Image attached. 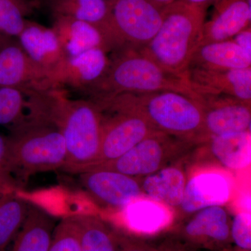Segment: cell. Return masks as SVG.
<instances>
[{
    "label": "cell",
    "instance_id": "cell-1",
    "mask_svg": "<svg viewBox=\"0 0 251 251\" xmlns=\"http://www.w3.org/2000/svg\"><path fill=\"white\" fill-rule=\"evenodd\" d=\"M102 111L130 110L146 119L158 131L199 145L204 143V110L196 99L171 91L122 93L101 99Z\"/></svg>",
    "mask_w": 251,
    "mask_h": 251
},
{
    "label": "cell",
    "instance_id": "cell-2",
    "mask_svg": "<svg viewBox=\"0 0 251 251\" xmlns=\"http://www.w3.org/2000/svg\"><path fill=\"white\" fill-rule=\"evenodd\" d=\"M171 91L185 94L198 100L187 77L179 76L163 69L137 50L117 51L110 60L107 72L87 91L92 100L110 98L122 93H149Z\"/></svg>",
    "mask_w": 251,
    "mask_h": 251
},
{
    "label": "cell",
    "instance_id": "cell-3",
    "mask_svg": "<svg viewBox=\"0 0 251 251\" xmlns=\"http://www.w3.org/2000/svg\"><path fill=\"white\" fill-rule=\"evenodd\" d=\"M204 10L177 0L161 10L159 29L139 50L163 69L186 77L193 54L201 44Z\"/></svg>",
    "mask_w": 251,
    "mask_h": 251
},
{
    "label": "cell",
    "instance_id": "cell-4",
    "mask_svg": "<svg viewBox=\"0 0 251 251\" xmlns=\"http://www.w3.org/2000/svg\"><path fill=\"white\" fill-rule=\"evenodd\" d=\"M52 120L60 128L66 148L62 171L79 174L98 156L103 112L92 100H71L58 89L52 100Z\"/></svg>",
    "mask_w": 251,
    "mask_h": 251
},
{
    "label": "cell",
    "instance_id": "cell-5",
    "mask_svg": "<svg viewBox=\"0 0 251 251\" xmlns=\"http://www.w3.org/2000/svg\"><path fill=\"white\" fill-rule=\"evenodd\" d=\"M8 137L13 176L18 187L31 175L62 169L66 148L53 122L33 119L10 130Z\"/></svg>",
    "mask_w": 251,
    "mask_h": 251
},
{
    "label": "cell",
    "instance_id": "cell-6",
    "mask_svg": "<svg viewBox=\"0 0 251 251\" xmlns=\"http://www.w3.org/2000/svg\"><path fill=\"white\" fill-rule=\"evenodd\" d=\"M106 38L110 49H143L161 26V11L148 0H110Z\"/></svg>",
    "mask_w": 251,
    "mask_h": 251
},
{
    "label": "cell",
    "instance_id": "cell-7",
    "mask_svg": "<svg viewBox=\"0 0 251 251\" xmlns=\"http://www.w3.org/2000/svg\"><path fill=\"white\" fill-rule=\"evenodd\" d=\"M194 144L156 131L137 144L129 151L112 161L87 168L103 170L143 178L166 168ZM83 173V172H82Z\"/></svg>",
    "mask_w": 251,
    "mask_h": 251
},
{
    "label": "cell",
    "instance_id": "cell-8",
    "mask_svg": "<svg viewBox=\"0 0 251 251\" xmlns=\"http://www.w3.org/2000/svg\"><path fill=\"white\" fill-rule=\"evenodd\" d=\"M108 112H113L114 115L110 118H105L103 115L101 140L98 156L93 164L85 170L116 159L146 137L158 131L146 119L136 112L126 110Z\"/></svg>",
    "mask_w": 251,
    "mask_h": 251
},
{
    "label": "cell",
    "instance_id": "cell-9",
    "mask_svg": "<svg viewBox=\"0 0 251 251\" xmlns=\"http://www.w3.org/2000/svg\"><path fill=\"white\" fill-rule=\"evenodd\" d=\"M0 87L46 92L59 87L52 74L33 62L20 45L7 44L0 49Z\"/></svg>",
    "mask_w": 251,
    "mask_h": 251
},
{
    "label": "cell",
    "instance_id": "cell-10",
    "mask_svg": "<svg viewBox=\"0 0 251 251\" xmlns=\"http://www.w3.org/2000/svg\"><path fill=\"white\" fill-rule=\"evenodd\" d=\"M79 180L86 192L101 205L122 209L145 196L139 178L118 172L95 170L79 173Z\"/></svg>",
    "mask_w": 251,
    "mask_h": 251
},
{
    "label": "cell",
    "instance_id": "cell-11",
    "mask_svg": "<svg viewBox=\"0 0 251 251\" xmlns=\"http://www.w3.org/2000/svg\"><path fill=\"white\" fill-rule=\"evenodd\" d=\"M199 102L204 110V143L213 137L251 131V103L211 95L199 96Z\"/></svg>",
    "mask_w": 251,
    "mask_h": 251
},
{
    "label": "cell",
    "instance_id": "cell-12",
    "mask_svg": "<svg viewBox=\"0 0 251 251\" xmlns=\"http://www.w3.org/2000/svg\"><path fill=\"white\" fill-rule=\"evenodd\" d=\"M186 77L198 96H226L251 103V67L239 69L190 67Z\"/></svg>",
    "mask_w": 251,
    "mask_h": 251
},
{
    "label": "cell",
    "instance_id": "cell-13",
    "mask_svg": "<svg viewBox=\"0 0 251 251\" xmlns=\"http://www.w3.org/2000/svg\"><path fill=\"white\" fill-rule=\"evenodd\" d=\"M231 221L224 206H210L196 212L180 230V236L189 247L224 251L232 242Z\"/></svg>",
    "mask_w": 251,
    "mask_h": 251
},
{
    "label": "cell",
    "instance_id": "cell-14",
    "mask_svg": "<svg viewBox=\"0 0 251 251\" xmlns=\"http://www.w3.org/2000/svg\"><path fill=\"white\" fill-rule=\"evenodd\" d=\"M231 196L232 184L226 175L219 172H202L188 180L179 207L185 214H196L210 206L224 205Z\"/></svg>",
    "mask_w": 251,
    "mask_h": 251
},
{
    "label": "cell",
    "instance_id": "cell-15",
    "mask_svg": "<svg viewBox=\"0 0 251 251\" xmlns=\"http://www.w3.org/2000/svg\"><path fill=\"white\" fill-rule=\"evenodd\" d=\"M107 52L106 50L96 48L66 57L54 74L56 84L87 92L108 70L110 60Z\"/></svg>",
    "mask_w": 251,
    "mask_h": 251
},
{
    "label": "cell",
    "instance_id": "cell-16",
    "mask_svg": "<svg viewBox=\"0 0 251 251\" xmlns=\"http://www.w3.org/2000/svg\"><path fill=\"white\" fill-rule=\"evenodd\" d=\"M210 21L203 25L200 45L230 40L250 27L251 0H216Z\"/></svg>",
    "mask_w": 251,
    "mask_h": 251
},
{
    "label": "cell",
    "instance_id": "cell-17",
    "mask_svg": "<svg viewBox=\"0 0 251 251\" xmlns=\"http://www.w3.org/2000/svg\"><path fill=\"white\" fill-rule=\"evenodd\" d=\"M18 39L28 57L50 73L54 80V74L67 57L54 29L27 21Z\"/></svg>",
    "mask_w": 251,
    "mask_h": 251
},
{
    "label": "cell",
    "instance_id": "cell-18",
    "mask_svg": "<svg viewBox=\"0 0 251 251\" xmlns=\"http://www.w3.org/2000/svg\"><path fill=\"white\" fill-rule=\"evenodd\" d=\"M66 57H74L88 50H110L106 38L98 27L85 21L68 17L55 18L52 27Z\"/></svg>",
    "mask_w": 251,
    "mask_h": 251
},
{
    "label": "cell",
    "instance_id": "cell-19",
    "mask_svg": "<svg viewBox=\"0 0 251 251\" xmlns=\"http://www.w3.org/2000/svg\"><path fill=\"white\" fill-rule=\"evenodd\" d=\"M139 179L142 191L147 197L171 208L181 205L187 179L179 167H166Z\"/></svg>",
    "mask_w": 251,
    "mask_h": 251
},
{
    "label": "cell",
    "instance_id": "cell-20",
    "mask_svg": "<svg viewBox=\"0 0 251 251\" xmlns=\"http://www.w3.org/2000/svg\"><path fill=\"white\" fill-rule=\"evenodd\" d=\"M55 226V221L47 211L29 203L27 217L10 251H48Z\"/></svg>",
    "mask_w": 251,
    "mask_h": 251
},
{
    "label": "cell",
    "instance_id": "cell-21",
    "mask_svg": "<svg viewBox=\"0 0 251 251\" xmlns=\"http://www.w3.org/2000/svg\"><path fill=\"white\" fill-rule=\"evenodd\" d=\"M190 67L239 69L251 67V56L232 40L202 44L193 54Z\"/></svg>",
    "mask_w": 251,
    "mask_h": 251
},
{
    "label": "cell",
    "instance_id": "cell-22",
    "mask_svg": "<svg viewBox=\"0 0 251 251\" xmlns=\"http://www.w3.org/2000/svg\"><path fill=\"white\" fill-rule=\"evenodd\" d=\"M172 208L144 196L124 208L126 221L130 228L151 234L169 226L173 221Z\"/></svg>",
    "mask_w": 251,
    "mask_h": 251
},
{
    "label": "cell",
    "instance_id": "cell-23",
    "mask_svg": "<svg viewBox=\"0 0 251 251\" xmlns=\"http://www.w3.org/2000/svg\"><path fill=\"white\" fill-rule=\"evenodd\" d=\"M202 144L225 168L239 171L250 166L251 131L213 137Z\"/></svg>",
    "mask_w": 251,
    "mask_h": 251
},
{
    "label": "cell",
    "instance_id": "cell-24",
    "mask_svg": "<svg viewBox=\"0 0 251 251\" xmlns=\"http://www.w3.org/2000/svg\"><path fill=\"white\" fill-rule=\"evenodd\" d=\"M46 3L54 17L72 18L90 23L106 38L110 0H46Z\"/></svg>",
    "mask_w": 251,
    "mask_h": 251
},
{
    "label": "cell",
    "instance_id": "cell-25",
    "mask_svg": "<svg viewBox=\"0 0 251 251\" xmlns=\"http://www.w3.org/2000/svg\"><path fill=\"white\" fill-rule=\"evenodd\" d=\"M38 92L0 87V125L11 130L30 120Z\"/></svg>",
    "mask_w": 251,
    "mask_h": 251
},
{
    "label": "cell",
    "instance_id": "cell-26",
    "mask_svg": "<svg viewBox=\"0 0 251 251\" xmlns=\"http://www.w3.org/2000/svg\"><path fill=\"white\" fill-rule=\"evenodd\" d=\"M29 203L16 192L0 195V251H7L22 227Z\"/></svg>",
    "mask_w": 251,
    "mask_h": 251
},
{
    "label": "cell",
    "instance_id": "cell-27",
    "mask_svg": "<svg viewBox=\"0 0 251 251\" xmlns=\"http://www.w3.org/2000/svg\"><path fill=\"white\" fill-rule=\"evenodd\" d=\"M78 228L81 251H119L116 235L100 218L74 215Z\"/></svg>",
    "mask_w": 251,
    "mask_h": 251
},
{
    "label": "cell",
    "instance_id": "cell-28",
    "mask_svg": "<svg viewBox=\"0 0 251 251\" xmlns=\"http://www.w3.org/2000/svg\"><path fill=\"white\" fill-rule=\"evenodd\" d=\"M31 10L28 0H0V36L18 37L27 24L25 16Z\"/></svg>",
    "mask_w": 251,
    "mask_h": 251
},
{
    "label": "cell",
    "instance_id": "cell-29",
    "mask_svg": "<svg viewBox=\"0 0 251 251\" xmlns=\"http://www.w3.org/2000/svg\"><path fill=\"white\" fill-rule=\"evenodd\" d=\"M48 251H81L78 228L74 215L56 225Z\"/></svg>",
    "mask_w": 251,
    "mask_h": 251
},
{
    "label": "cell",
    "instance_id": "cell-30",
    "mask_svg": "<svg viewBox=\"0 0 251 251\" xmlns=\"http://www.w3.org/2000/svg\"><path fill=\"white\" fill-rule=\"evenodd\" d=\"M18 188L11 171L9 140L0 134V195L16 192Z\"/></svg>",
    "mask_w": 251,
    "mask_h": 251
},
{
    "label": "cell",
    "instance_id": "cell-31",
    "mask_svg": "<svg viewBox=\"0 0 251 251\" xmlns=\"http://www.w3.org/2000/svg\"><path fill=\"white\" fill-rule=\"evenodd\" d=\"M251 213L242 211L237 213L231 221L230 235L236 247L251 251Z\"/></svg>",
    "mask_w": 251,
    "mask_h": 251
},
{
    "label": "cell",
    "instance_id": "cell-32",
    "mask_svg": "<svg viewBox=\"0 0 251 251\" xmlns=\"http://www.w3.org/2000/svg\"><path fill=\"white\" fill-rule=\"evenodd\" d=\"M119 251H159L140 238L122 232H115Z\"/></svg>",
    "mask_w": 251,
    "mask_h": 251
},
{
    "label": "cell",
    "instance_id": "cell-33",
    "mask_svg": "<svg viewBox=\"0 0 251 251\" xmlns=\"http://www.w3.org/2000/svg\"><path fill=\"white\" fill-rule=\"evenodd\" d=\"M232 41L246 52L251 56V27L244 29L234 36Z\"/></svg>",
    "mask_w": 251,
    "mask_h": 251
},
{
    "label": "cell",
    "instance_id": "cell-34",
    "mask_svg": "<svg viewBox=\"0 0 251 251\" xmlns=\"http://www.w3.org/2000/svg\"><path fill=\"white\" fill-rule=\"evenodd\" d=\"M158 249L159 251H193L187 244L176 241H166Z\"/></svg>",
    "mask_w": 251,
    "mask_h": 251
},
{
    "label": "cell",
    "instance_id": "cell-35",
    "mask_svg": "<svg viewBox=\"0 0 251 251\" xmlns=\"http://www.w3.org/2000/svg\"><path fill=\"white\" fill-rule=\"evenodd\" d=\"M188 4L194 5L206 11L211 4H214L216 0H182Z\"/></svg>",
    "mask_w": 251,
    "mask_h": 251
},
{
    "label": "cell",
    "instance_id": "cell-36",
    "mask_svg": "<svg viewBox=\"0 0 251 251\" xmlns=\"http://www.w3.org/2000/svg\"><path fill=\"white\" fill-rule=\"evenodd\" d=\"M149 1L154 5L158 9L161 10L164 9L167 6L177 1V0H148Z\"/></svg>",
    "mask_w": 251,
    "mask_h": 251
},
{
    "label": "cell",
    "instance_id": "cell-37",
    "mask_svg": "<svg viewBox=\"0 0 251 251\" xmlns=\"http://www.w3.org/2000/svg\"><path fill=\"white\" fill-rule=\"evenodd\" d=\"M224 251H248V250H244V249H240V248L236 247L235 249H234V250H231V249H228V248L227 249H225Z\"/></svg>",
    "mask_w": 251,
    "mask_h": 251
}]
</instances>
